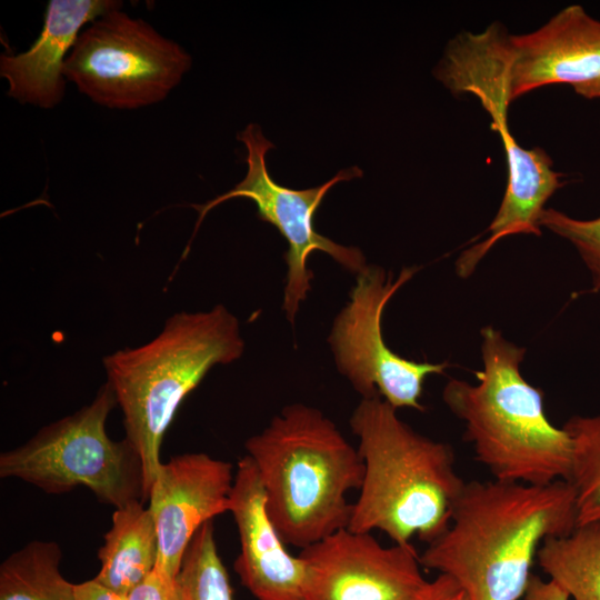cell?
Wrapping results in <instances>:
<instances>
[{"label": "cell", "instance_id": "obj_10", "mask_svg": "<svg viewBox=\"0 0 600 600\" xmlns=\"http://www.w3.org/2000/svg\"><path fill=\"white\" fill-rule=\"evenodd\" d=\"M307 600H413L428 580L411 543L341 529L301 549Z\"/></svg>", "mask_w": 600, "mask_h": 600}, {"label": "cell", "instance_id": "obj_21", "mask_svg": "<svg viewBox=\"0 0 600 600\" xmlns=\"http://www.w3.org/2000/svg\"><path fill=\"white\" fill-rule=\"evenodd\" d=\"M127 600H188V597L178 577H169L154 568L127 594Z\"/></svg>", "mask_w": 600, "mask_h": 600}, {"label": "cell", "instance_id": "obj_16", "mask_svg": "<svg viewBox=\"0 0 600 600\" xmlns=\"http://www.w3.org/2000/svg\"><path fill=\"white\" fill-rule=\"evenodd\" d=\"M537 560L570 600H600V523L546 540Z\"/></svg>", "mask_w": 600, "mask_h": 600}, {"label": "cell", "instance_id": "obj_15", "mask_svg": "<svg viewBox=\"0 0 600 600\" xmlns=\"http://www.w3.org/2000/svg\"><path fill=\"white\" fill-rule=\"evenodd\" d=\"M103 539L94 579L128 594L154 570L158 560L157 531L148 506L134 501L116 509Z\"/></svg>", "mask_w": 600, "mask_h": 600}, {"label": "cell", "instance_id": "obj_20", "mask_svg": "<svg viewBox=\"0 0 600 600\" xmlns=\"http://www.w3.org/2000/svg\"><path fill=\"white\" fill-rule=\"evenodd\" d=\"M540 227L569 241L578 251L592 277L593 291H600V216L576 219L553 208H546Z\"/></svg>", "mask_w": 600, "mask_h": 600}, {"label": "cell", "instance_id": "obj_24", "mask_svg": "<svg viewBox=\"0 0 600 600\" xmlns=\"http://www.w3.org/2000/svg\"><path fill=\"white\" fill-rule=\"evenodd\" d=\"M74 600H127V594L119 593L93 578L74 584Z\"/></svg>", "mask_w": 600, "mask_h": 600}, {"label": "cell", "instance_id": "obj_5", "mask_svg": "<svg viewBox=\"0 0 600 600\" xmlns=\"http://www.w3.org/2000/svg\"><path fill=\"white\" fill-rule=\"evenodd\" d=\"M483 369L477 384L451 379L442 398L464 422V438L493 479L528 484L569 481L573 449L563 428L553 426L543 393L520 373L524 349L492 327L481 330Z\"/></svg>", "mask_w": 600, "mask_h": 600}, {"label": "cell", "instance_id": "obj_9", "mask_svg": "<svg viewBox=\"0 0 600 600\" xmlns=\"http://www.w3.org/2000/svg\"><path fill=\"white\" fill-rule=\"evenodd\" d=\"M419 268H403L398 278L368 266L357 274L348 303L334 318L328 338L339 372L363 398L381 397L394 409L424 411L423 384L441 374L448 362H417L390 350L382 336V313L392 296Z\"/></svg>", "mask_w": 600, "mask_h": 600}, {"label": "cell", "instance_id": "obj_7", "mask_svg": "<svg viewBox=\"0 0 600 600\" xmlns=\"http://www.w3.org/2000/svg\"><path fill=\"white\" fill-rule=\"evenodd\" d=\"M191 61L176 41L118 9L81 31L63 73L94 103L133 110L164 100Z\"/></svg>", "mask_w": 600, "mask_h": 600}, {"label": "cell", "instance_id": "obj_11", "mask_svg": "<svg viewBox=\"0 0 600 600\" xmlns=\"http://www.w3.org/2000/svg\"><path fill=\"white\" fill-rule=\"evenodd\" d=\"M233 479L230 462L203 452L179 454L161 463L148 494L158 538V570L178 577L198 530L229 512Z\"/></svg>", "mask_w": 600, "mask_h": 600}, {"label": "cell", "instance_id": "obj_6", "mask_svg": "<svg viewBox=\"0 0 600 600\" xmlns=\"http://www.w3.org/2000/svg\"><path fill=\"white\" fill-rule=\"evenodd\" d=\"M117 406L106 382L77 412L41 428L23 444L0 454V477L26 481L51 494L89 489L116 509L148 500L142 463L124 438H109L106 422Z\"/></svg>", "mask_w": 600, "mask_h": 600}, {"label": "cell", "instance_id": "obj_12", "mask_svg": "<svg viewBox=\"0 0 600 600\" xmlns=\"http://www.w3.org/2000/svg\"><path fill=\"white\" fill-rule=\"evenodd\" d=\"M508 84L511 102L552 84L600 99V20L571 4L531 32L510 33Z\"/></svg>", "mask_w": 600, "mask_h": 600}, {"label": "cell", "instance_id": "obj_2", "mask_svg": "<svg viewBox=\"0 0 600 600\" xmlns=\"http://www.w3.org/2000/svg\"><path fill=\"white\" fill-rule=\"evenodd\" d=\"M349 426L364 473L348 529L379 530L400 544L439 538L466 484L452 448L414 431L381 397L361 399Z\"/></svg>", "mask_w": 600, "mask_h": 600}, {"label": "cell", "instance_id": "obj_23", "mask_svg": "<svg viewBox=\"0 0 600 600\" xmlns=\"http://www.w3.org/2000/svg\"><path fill=\"white\" fill-rule=\"evenodd\" d=\"M521 600H570L568 593L551 579L532 574Z\"/></svg>", "mask_w": 600, "mask_h": 600}, {"label": "cell", "instance_id": "obj_17", "mask_svg": "<svg viewBox=\"0 0 600 600\" xmlns=\"http://www.w3.org/2000/svg\"><path fill=\"white\" fill-rule=\"evenodd\" d=\"M61 549L54 541L34 540L0 566V600H74V584L60 571Z\"/></svg>", "mask_w": 600, "mask_h": 600}, {"label": "cell", "instance_id": "obj_18", "mask_svg": "<svg viewBox=\"0 0 600 600\" xmlns=\"http://www.w3.org/2000/svg\"><path fill=\"white\" fill-rule=\"evenodd\" d=\"M562 428L572 441L577 526L600 523V416H573Z\"/></svg>", "mask_w": 600, "mask_h": 600}, {"label": "cell", "instance_id": "obj_1", "mask_svg": "<svg viewBox=\"0 0 600 600\" xmlns=\"http://www.w3.org/2000/svg\"><path fill=\"white\" fill-rule=\"evenodd\" d=\"M573 486L466 482L448 529L420 554L423 568L453 578L469 600H521L543 542L577 524Z\"/></svg>", "mask_w": 600, "mask_h": 600}, {"label": "cell", "instance_id": "obj_3", "mask_svg": "<svg viewBox=\"0 0 600 600\" xmlns=\"http://www.w3.org/2000/svg\"><path fill=\"white\" fill-rule=\"evenodd\" d=\"M266 496V508L286 544L304 549L348 528L351 490L364 464L336 423L319 409L288 404L244 443Z\"/></svg>", "mask_w": 600, "mask_h": 600}, {"label": "cell", "instance_id": "obj_13", "mask_svg": "<svg viewBox=\"0 0 600 600\" xmlns=\"http://www.w3.org/2000/svg\"><path fill=\"white\" fill-rule=\"evenodd\" d=\"M229 512L240 539L234 570L242 586L258 600H307L304 562L287 550L269 518L258 470L247 454L237 464Z\"/></svg>", "mask_w": 600, "mask_h": 600}, {"label": "cell", "instance_id": "obj_4", "mask_svg": "<svg viewBox=\"0 0 600 600\" xmlns=\"http://www.w3.org/2000/svg\"><path fill=\"white\" fill-rule=\"evenodd\" d=\"M244 340L224 306L181 311L149 342L103 357L107 383L123 413L126 439L139 456L147 497L161 466L160 447L184 398L218 364L237 361Z\"/></svg>", "mask_w": 600, "mask_h": 600}, {"label": "cell", "instance_id": "obj_8", "mask_svg": "<svg viewBox=\"0 0 600 600\" xmlns=\"http://www.w3.org/2000/svg\"><path fill=\"white\" fill-rule=\"evenodd\" d=\"M238 140L247 148V173L233 189L203 204H192L199 212L193 236L206 214L218 204L233 198L253 201L258 218L274 226L288 242V250L283 256L288 271L282 310L288 321L293 324L301 302L311 290L313 272L308 268V259L312 252H326L356 274L368 267L359 248L339 244L320 234L313 226L314 214L328 191L338 182L361 177L362 170L358 167L341 170L330 180L313 188H287L276 182L267 169L266 154L274 146L267 140L259 126L248 124L238 133Z\"/></svg>", "mask_w": 600, "mask_h": 600}, {"label": "cell", "instance_id": "obj_14", "mask_svg": "<svg viewBox=\"0 0 600 600\" xmlns=\"http://www.w3.org/2000/svg\"><path fill=\"white\" fill-rule=\"evenodd\" d=\"M121 7L117 0H50L32 46L18 54H1L7 94L43 109L59 104L66 88L64 62L83 27Z\"/></svg>", "mask_w": 600, "mask_h": 600}, {"label": "cell", "instance_id": "obj_22", "mask_svg": "<svg viewBox=\"0 0 600 600\" xmlns=\"http://www.w3.org/2000/svg\"><path fill=\"white\" fill-rule=\"evenodd\" d=\"M413 600H469V598L453 578L439 573L432 581H427Z\"/></svg>", "mask_w": 600, "mask_h": 600}, {"label": "cell", "instance_id": "obj_19", "mask_svg": "<svg viewBox=\"0 0 600 600\" xmlns=\"http://www.w3.org/2000/svg\"><path fill=\"white\" fill-rule=\"evenodd\" d=\"M178 579L188 600H234L229 574L218 553L212 521L204 523L191 540Z\"/></svg>", "mask_w": 600, "mask_h": 600}]
</instances>
